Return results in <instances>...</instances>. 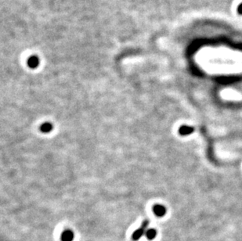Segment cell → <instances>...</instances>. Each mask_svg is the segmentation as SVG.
Masks as SVG:
<instances>
[{
	"label": "cell",
	"mask_w": 242,
	"mask_h": 241,
	"mask_svg": "<svg viewBox=\"0 0 242 241\" xmlns=\"http://www.w3.org/2000/svg\"><path fill=\"white\" fill-rule=\"evenodd\" d=\"M148 224H149V222H148V221H144V222H143V224H142V226L134 232L132 236V239L134 241L139 240V239L141 238L142 236L146 233Z\"/></svg>",
	"instance_id": "6da1fadb"
},
{
	"label": "cell",
	"mask_w": 242,
	"mask_h": 241,
	"mask_svg": "<svg viewBox=\"0 0 242 241\" xmlns=\"http://www.w3.org/2000/svg\"><path fill=\"white\" fill-rule=\"evenodd\" d=\"M153 211H154V213L155 214V215L157 216V217H163L165 215V213H166V208H165V207H164L163 205H161V204L155 205L154 208H153Z\"/></svg>",
	"instance_id": "7a4b0ae2"
},
{
	"label": "cell",
	"mask_w": 242,
	"mask_h": 241,
	"mask_svg": "<svg viewBox=\"0 0 242 241\" xmlns=\"http://www.w3.org/2000/svg\"><path fill=\"white\" fill-rule=\"evenodd\" d=\"M74 233L71 230L67 229L64 230L61 234V241H73L74 240Z\"/></svg>",
	"instance_id": "3957f363"
},
{
	"label": "cell",
	"mask_w": 242,
	"mask_h": 241,
	"mask_svg": "<svg viewBox=\"0 0 242 241\" xmlns=\"http://www.w3.org/2000/svg\"><path fill=\"white\" fill-rule=\"evenodd\" d=\"M194 132V128L191 126L188 125H182L179 129V132L182 136H188L191 135V133H193Z\"/></svg>",
	"instance_id": "277c9868"
},
{
	"label": "cell",
	"mask_w": 242,
	"mask_h": 241,
	"mask_svg": "<svg viewBox=\"0 0 242 241\" xmlns=\"http://www.w3.org/2000/svg\"><path fill=\"white\" fill-rule=\"evenodd\" d=\"M146 237H147L149 240H152L156 237L157 236V231L155 230V229H147V232H146Z\"/></svg>",
	"instance_id": "5b68a950"
},
{
	"label": "cell",
	"mask_w": 242,
	"mask_h": 241,
	"mask_svg": "<svg viewBox=\"0 0 242 241\" xmlns=\"http://www.w3.org/2000/svg\"><path fill=\"white\" fill-rule=\"evenodd\" d=\"M52 129H53L52 124L48 123V122L44 123L43 125L41 126V131L42 132H45V133H48L49 132H51Z\"/></svg>",
	"instance_id": "8992f818"
},
{
	"label": "cell",
	"mask_w": 242,
	"mask_h": 241,
	"mask_svg": "<svg viewBox=\"0 0 242 241\" xmlns=\"http://www.w3.org/2000/svg\"><path fill=\"white\" fill-rule=\"evenodd\" d=\"M237 13L242 15V3H241L238 6H237Z\"/></svg>",
	"instance_id": "52a82bcc"
}]
</instances>
